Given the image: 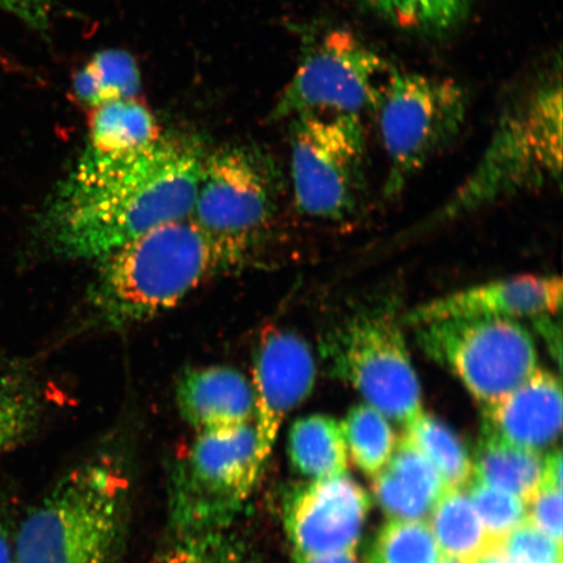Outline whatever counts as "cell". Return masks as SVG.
<instances>
[{"label":"cell","mask_w":563,"mask_h":563,"mask_svg":"<svg viewBox=\"0 0 563 563\" xmlns=\"http://www.w3.org/2000/svg\"><path fill=\"white\" fill-rule=\"evenodd\" d=\"M377 111L389 164L385 196L393 199L460 135L467 95L445 77L396 70Z\"/></svg>","instance_id":"7"},{"label":"cell","mask_w":563,"mask_h":563,"mask_svg":"<svg viewBox=\"0 0 563 563\" xmlns=\"http://www.w3.org/2000/svg\"><path fill=\"white\" fill-rule=\"evenodd\" d=\"M543 483L562 488V453L561 450H553L544 460Z\"/></svg>","instance_id":"35"},{"label":"cell","mask_w":563,"mask_h":563,"mask_svg":"<svg viewBox=\"0 0 563 563\" xmlns=\"http://www.w3.org/2000/svg\"><path fill=\"white\" fill-rule=\"evenodd\" d=\"M473 471L475 481L509 492L528 504L543 483L544 460L539 452L483 432Z\"/></svg>","instance_id":"19"},{"label":"cell","mask_w":563,"mask_h":563,"mask_svg":"<svg viewBox=\"0 0 563 563\" xmlns=\"http://www.w3.org/2000/svg\"><path fill=\"white\" fill-rule=\"evenodd\" d=\"M562 81L544 77L505 112L475 170L441 210L453 220L506 197L561 183Z\"/></svg>","instance_id":"4"},{"label":"cell","mask_w":563,"mask_h":563,"mask_svg":"<svg viewBox=\"0 0 563 563\" xmlns=\"http://www.w3.org/2000/svg\"><path fill=\"white\" fill-rule=\"evenodd\" d=\"M255 426L197 434L175 463L168 514L178 537L221 532L244 508L262 475Z\"/></svg>","instance_id":"5"},{"label":"cell","mask_w":563,"mask_h":563,"mask_svg":"<svg viewBox=\"0 0 563 563\" xmlns=\"http://www.w3.org/2000/svg\"><path fill=\"white\" fill-rule=\"evenodd\" d=\"M371 498L350 476L323 478L287 493L284 520L292 553L322 555L355 551Z\"/></svg>","instance_id":"12"},{"label":"cell","mask_w":563,"mask_h":563,"mask_svg":"<svg viewBox=\"0 0 563 563\" xmlns=\"http://www.w3.org/2000/svg\"><path fill=\"white\" fill-rule=\"evenodd\" d=\"M471 563H510L504 551L503 544H493L484 549Z\"/></svg>","instance_id":"36"},{"label":"cell","mask_w":563,"mask_h":563,"mask_svg":"<svg viewBox=\"0 0 563 563\" xmlns=\"http://www.w3.org/2000/svg\"><path fill=\"white\" fill-rule=\"evenodd\" d=\"M52 9L53 0H0V11L10 13L37 32L48 30Z\"/></svg>","instance_id":"32"},{"label":"cell","mask_w":563,"mask_h":563,"mask_svg":"<svg viewBox=\"0 0 563 563\" xmlns=\"http://www.w3.org/2000/svg\"><path fill=\"white\" fill-rule=\"evenodd\" d=\"M429 527L443 558L471 563L489 545L482 519L464 488L443 493L429 516Z\"/></svg>","instance_id":"21"},{"label":"cell","mask_w":563,"mask_h":563,"mask_svg":"<svg viewBox=\"0 0 563 563\" xmlns=\"http://www.w3.org/2000/svg\"><path fill=\"white\" fill-rule=\"evenodd\" d=\"M311 347L291 330L272 328L262 335L253 365L256 456L262 468L276 445L282 422L311 396L316 383Z\"/></svg>","instance_id":"13"},{"label":"cell","mask_w":563,"mask_h":563,"mask_svg":"<svg viewBox=\"0 0 563 563\" xmlns=\"http://www.w3.org/2000/svg\"><path fill=\"white\" fill-rule=\"evenodd\" d=\"M415 329L424 355L460 379L482 408L508 396L540 368L537 342L518 320H446Z\"/></svg>","instance_id":"8"},{"label":"cell","mask_w":563,"mask_h":563,"mask_svg":"<svg viewBox=\"0 0 563 563\" xmlns=\"http://www.w3.org/2000/svg\"><path fill=\"white\" fill-rule=\"evenodd\" d=\"M295 563H361L355 551L330 553L322 555H299L292 553Z\"/></svg>","instance_id":"34"},{"label":"cell","mask_w":563,"mask_h":563,"mask_svg":"<svg viewBox=\"0 0 563 563\" xmlns=\"http://www.w3.org/2000/svg\"><path fill=\"white\" fill-rule=\"evenodd\" d=\"M439 563H466V562H463V561L456 560V559L443 558V555H442V559Z\"/></svg>","instance_id":"37"},{"label":"cell","mask_w":563,"mask_h":563,"mask_svg":"<svg viewBox=\"0 0 563 563\" xmlns=\"http://www.w3.org/2000/svg\"><path fill=\"white\" fill-rule=\"evenodd\" d=\"M372 488L391 519L424 522L448 489L438 471L405 434L386 466L373 476Z\"/></svg>","instance_id":"17"},{"label":"cell","mask_w":563,"mask_h":563,"mask_svg":"<svg viewBox=\"0 0 563 563\" xmlns=\"http://www.w3.org/2000/svg\"><path fill=\"white\" fill-rule=\"evenodd\" d=\"M13 533L15 528L12 527L11 511L5 503L0 501V563H15L13 562Z\"/></svg>","instance_id":"33"},{"label":"cell","mask_w":563,"mask_h":563,"mask_svg":"<svg viewBox=\"0 0 563 563\" xmlns=\"http://www.w3.org/2000/svg\"><path fill=\"white\" fill-rule=\"evenodd\" d=\"M365 161L367 140L361 117L294 118L291 178L301 213L330 221L354 216L365 195Z\"/></svg>","instance_id":"9"},{"label":"cell","mask_w":563,"mask_h":563,"mask_svg":"<svg viewBox=\"0 0 563 563\" xmlns=\"http://www.w3.org/2000/svg\"><path fill=\"white\" fill-rule=\"evenodd\" d=\"M442 553L424 520L391 519L373 540L369 563H439Z\"/></svg>","instance_id":"26"},{"label":"cell","mask_w":563,"mask_h":563,"mask_svg":"<svg viewBox=\"0 0 563 563\" xmlns=\"http://www.w3.org/2000/svg\"><path fill=\"white\" fill-rule=\"evenodd\" d=\"M161 136L156 118L143 103L111 101L93 109L86 152L98 157H126L156 144Z\"/></svg>","instance_id":"18"},{"label":"cell","mask_w":563,"mask_h":563,"mask_svg":"<svg viewBox=\"0 0 563 563\" xmlns=\"http://www.w3.org/2000/svg\"><path fill=\"white\" fill-rule=\"evenodd\" d=\"M269 176L243 150H223L203 159L189 218L211 239L230 267L241 264L253 239L272 217Z\"/></svg>","instance_id":"11"},{"label":"cell","mask_w":563,"mask_h":563,"mask_svg":"<svg viewBox=\"0 0 563 563\" xmlns=\"http://www.w3.org/2000/svg\"><path fill=\"white\" fill-rule=\"evenodd\" d=\"M129 478L109 457L67 471L13 533L15 563H117L129 514Z\"/></svg>","instance_id":"2"},{"label":"cell","mask_w":563,"mask_h":563,"mask_svg":"<svg viewBox=\"0 0 563 563\" xmlns=\"http://www.w3.org/2000/svg\"><path fill=\"white\" fill-rule=\"evenodd\" d=\"M468 493L482 519L489 545L503 544L528 519L527 503L509 492L474 481Z\"/></svg>","instance_id":"28"},{"label":"cell","mask_w":563,"mask_h":563,"mask_svg":"<svg viewBox=\"0 0 563 563\" xmlns=\"http://www.w3.org/2000/svg\"><path fill=\"white\" fill-rule=\"evenodd\" d=\"M559 276H518L463 288L411 309L406 325L461 319H537L553 316L562 306Z\"/></svg>","instance_id":"14"},{"label":"cell","mask_w":563,"mask_h":563,"mask_svg":"<svg viewBox=\"0 0 563 563\" xmlns=\"http://www.w3.org/2000/svg\"><path fill=\"white\" fill-rule=\"evenodd\" d=\"M562 407L560 378L539 368L508 396L483 408V432L540 453L560 438Z\"/></svg>","instance_id":"15"},{"label":"cell","mask_w":563,"mask_h":563,"mask_svg":"<svg viewBox=\"0 0 563 563\" xmlns=\"http://www.w3.org/2000/svg\"><path fill=\"white\" fill-rule=\"evenodd\" d=\"M347 452L356 466L368 476H376L389 462L397 446L389 420L372 406L358 405L341 422Z\"/></svg>","instance_id":"24"},{"label":"cell","mask_w":563,"mask_h":563,"mask_svg":"<svg viewBox=\"0 0 563 563\" xmlns=\"http://www.w3.org/2000/svg\"><path fill=\"white\" fill-rule=\"evenodd\" d=\"M42 411L41 394L23 372H0V457L31 438Z\"/></svg>","instance_id":"25"},{"label":"cell","mask_w":563,"mask_h":563,"mask_svg":"<svg viewBox=\"0 0 563 563\" xmlns=\"http://www.w3.org/2000/svg\"><path fill=\"white\" fill-rule=\"evenodd\" d=\"M394 73L355 34L329 32L302 58L274 106L272 119L302 114L362 118L363 112L378 110Z\"/></svg>","instance_id":"10"},{"label":"cell","mask_w":563,"mask_h":563,"mask_svg":"<svg viewBox=\"0 0 563 563\" xmlns=\"http://www.w3.org/2000/svg\"><path fill=\"white\" fill-rule=\"evenodd\" d=\"M363 3L404 30L440 32L462 20L473 0H363Z\"/></svg>","instance_id":"27"},{"label":"cell","mask_w":563,"mask_h":563,"mask_svg":"<svg viewBox=\"0 0 563 563\" xmlns=\"http://www.w3.org/2000/svg\"><path fill=\"white\" fill-rule=\"evenodd\" d=\"M141 90L137 62L123 51H102L74 77L77 100L91 109L117 100H136Z\"/></svg>","instance_id":"22"},{"label":"cell","mask_w":563,"mask_h":563,"mask_svg":"<svg viewBox=\"0 0 563 563\" xmlns=\"http://www.w3.org/2000/svg\"><path fill=\"white\" fill-rule=\"evenodd\" d=\"M527 508L528 520L562 544V488L541 483Z\"/></svg>","instance_id":"31"},{"label":"cell","mask_w":563,"mask_h":563,"mask_svg":"<svg viewBox=\"0 0 563 563\" xmlns=\"http://www.w3.org/2000/svg\"><path fill=\"white\" fill-rule=\"evenodd\" d=\"M222 532L178 537L157 563H244L241 547Z\"/></svg>","instance_id":"29"},{"label":"cell","mask_w":563,"mask_h":563,"mask_svg":"<svg viewBox=\"0 0 563 563\" xmlns=\"http://www.w3.org/2000/svg\"><path fill=\"white\" fill-rule=\"evenodd\" d=\"M90 301L112 327L154 319L230 266L191 218L161 224L101 260Z\"/></svg>","instance_id":"3"},{"label":"cell","mask_w":563,"mask_h":563,"mask_svg":"<svg viewBox=\"0 0 563 563\" xmlns=\"http://www.w3.org/2000/svg\"><path fill=\"white\" fill-rule=\"evenodd\" d=\"M404 434L438 471L448 488L466 487L473 474V462L452 429L422 411L407 422Z\"/></svg>","instance_id":"23"},{"label":"cell","mask_w":563,"mask_h":563,"mask_svg":"<svg viewBox=\"0 0 563 563\" xmlns=\"http://www.w3.org/2000/svg\"><path fill=\"white\" fill-rule=\"evenodd\" d=\"M333 377L349 384L386 419L407 424L422 411V394L402 327L386 311L357 313L320 346Z\"/></svg>","instance_id":"6"},{"label":"cell","mask_w":563,"mask_h":563,"mask_svg":"<svg viewBox=\"0 0 563 563\" xmlns=\"http://www.w3.org/2000/svg\"><path fill=\"white\" fill-rule=\"evenodd\" d=\"M510 563H561L562 544L526 520L503 543Z\"/></svg>","instance_id":"30"},{"label":"cell","mask_w":563,"mask_h":563,"mask_svg":"<svg viewBox=\"0 0 563 563\" xmlns=\"http://www.w3.org/2000/svg\"><path fill=\"white\" fill-rule=\"evenodd\" d=\"M203 159L199 145L170 136L126 157L84 152L42 209L38 236L56 256L101 262L147 231L189 217Z\"/></svg>","instance_id":"1"},{"label":"cell","mask_w":563,"mask_h":563,"mask_svg":"<svg viewBox=\"0 0 563 563\" xmlns=\"http://www.w3.org/2000/svg\"><path fill=\"white\" fill-rule=\"evenodd\" d=\"M181 418L197 434H227L252 424L255 396L243 373L216 365L189 369L176 386Z\"/></svg>","instance_id":"16"},{"label":"cell","mask_w":563,"mask_h":563,"mask_svg":"<svg viewBox=\"0 0 563 563\" xmlns=\"http://www.w3.org/2000/svg\"><path fill=\"white\" fill-rule=\"evenodd\" d=\"M292 467L311 481L341 476L349 468V452L340 422L325 415H309L294 422L288 433Z\"/></svg>","instance_id":"20"}]
</instances>
